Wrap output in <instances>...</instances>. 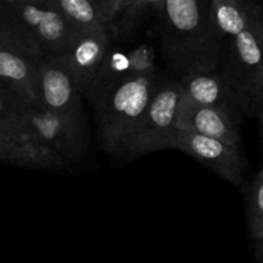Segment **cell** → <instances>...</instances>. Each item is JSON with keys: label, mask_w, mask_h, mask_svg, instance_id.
Masks as SVG:
<instances>
[{"label": "cell", "mask_w": 263, "mask_h": 263, "mask_svg": "<svg viewBox=\"0 0 263 263\" xmlns=\"http://www.w3.org/2000/svg\"><path fill=\"white\" fill-rule=\"evenodd\" d=\"M211 0H156L166 63L180 76L217 69L223 43L211 21Z\"/></svg>", "instance_id": "6da1fadb"}, {"label": "cell", "mask_w": 263, "mask_h": 263, "mask_svg": "<svg viewBox=\"0 0 263 263\" xmlns=\"http://www.w3.org/2000/svg\"><path fill=\"white\" fill-rule=\"evenodd\" d=\"M217 71L230 90L239 112L247 118H262L263 15L247 30L226 41Z\"/></svg>", "instance_id": "7a4b0ae2"}, {"label": "cell", "mask_w": 263, "mask_h": 263, "mask_svg": "<svg viewBox=\"0 0 263 263\" xmlns=\"http://www.w3.org/2000/svg\"><path fill=\"white\" fill-rule=\"evenodd\" d=\"M158 82L157 73L130 74L95 108L100 143L107 153L118 157L152 100Z\"/></svg>", "instance_id": "3957f363"}, {"label": "cell", "mask_w": 263, "mask_h": 263, "mask_svg": "<svg viewBox=\"0 0 263 263\" xmlns=\"http://www.w3.org/2000/svg\"><path fill=\"white\" fill-rule=\"evenodd\" d=\"M180 84L175 80L158 82L156 91L139 122L126 139L118 157L138 158L168 149L177 128Z\"/></svg>", "instance_id": "277c9868"}, {"label": "cell", "mask_w": 263, "mask_h": 263, "mask_svg": "<svg viewBox=\"0 0 263 263\" xmlns=\"http://www.w3.org/2000/svg\"><path fill=\"white\" fill-rule=\"evenodd\" d=\"M22 120L33 144L43 145L63 159L67 166L80 164L86 156V123L55 115L45 108H33L20 100Z\"/></svg>", "instance_id": "5b68a950"}, {"label": "cell", "mask_w": 263, "mask_h": 263, "mask_svg": "<svg viewBox=\"0 0 263 263\" xmlns=\"http://www.w3.org/2000/svg\"><path fill=\"white\" fill-rule=\"evenodd\" d=\"M31 33L44 58L63 55L81 33L46 0H3Z\"/></svg>", "instance_id": "8992f818"}, {"label": "cell", "mask_w": 263, "mask_h": 263, "mask_svg": "<svg viewBox=\"0 0 263 263\" xmlns=\"http://www.w3.org/2000/svg\"><path fill=\"white\" fill-rule=\"evenodd\" d=\"M179 149L234 185L244 182L247 161L240 145L223 143L199 134L179 130L168 149Z\"/></svg>", "instance_id": "52a82bcc"}, {"label": "cell", "mask_w": 263, "mask_h": 263, "mask_svg": "<svg viewBox=\"0 0 263 263\" xmlns=\"http://www.w3.org/2000/svg\"><path fill=\"white\" fill-rule=\"evenodd\" d=\"M112 46V33L98 27L84 31L58 61L67 69L81 97H85L95 73Z\"/></svg>", "instance_id": "ba28073f"}, {"label": "cell", "mask_w": 263, "mask_h": 263, "mask_svg": "<svg viewBox=\"0 0 263 263\" xmlns=\"http://www.w3.org/2000/svg\"><path fill=\"white\" fill-rule=\"evenodd\" d=\"M39 82L41 104L45 109L76 122L86 123L81 94L58 59L40 61Z\"/></svg>", "instance_id": "9c48e42d"}, {"label": "cell", "mask_w": 263, "mask_h": 263, "mask_svg": "<svg viewBox=\"0 0 263 263\" xmlns=\"http://www.w3.org/2000/svg\"><path fill=\"white\" fill-rule=\"evenodd\" d=\"M179 112L195 107H213L231 110L241 116L230 90L221 79L217 69L185 74L179 80Z\"/></svg>", "instance_id": "30bf717a"}, {"label": "cell", "mask_w": 263, "mask_h": 263, "mask_svg": "<svg viewBox=\"0 0 263 263\" xmlns=\"http://www.w3.org/2000/svg\"><path fill=\"white\" fill-rule=\"evenodd\" d=\"M244 117L231 110L213 107H195L179 112L177 128L199 134L223 143L241 145L240 126Z\"/></svg>", "instance_id": "8fae6325"}, {"label": "cell", "mask_w": 263, "mask_h": 263, "mask_svg": "<svg viewBox=\"0 0 263 263\" xmlns=\"http://www.w3.org/2000/svg\"><path fill=\"white\" fill-rule=\"evenodd\" d=\"M39 63L8 50H0V87L33 108L41 104Z\"/></svg>", "instance_id": "7c38bea8"}, {"label": "cell", "mask_w": 263, "mask_h": 263, "mask_svg": "<svg viewBox=\"0 0 263 263\" xmlns=\"http://www.w3.org/2000/svg\"><path fill=\"white\" fill-rule=\"evenodd\" d=\"M74 28L84 32L98 27L110 30L126 0H46Z\"/></svg>", "instance_id": "4fadbf2b"}, {"label": "cell", "mask_w": 263, "mask_h": 263, "mask_svg": "<svg viewBox=\"0 0 263 263\" xmlns=\"http://www.w3.org/2000/svg\"><path fill=\"white\" fill-rule=\"evenodd\" d=\"M210 13L216 33L226 43L263 15V8L249 0H211Z\"/></svg>", "instance_id": "5bb4252c"}, {"label": "cell", "mask_w": 263, "mask_h": 263, "mask_svg": "<svg viewBox=\"0 0 263 263\" xmlns=\"http://www.w3.org/2000/svg\"><path fill=\"white\" fill-rule=\"evenodd\" d=\"M0 163L44 171H62L68 168L61 157L45 146L18 143L4 136H0Z\"/></svg>", "instance_id": "9a60e30c"}, {"label": "cell", "mask_w": 263, "mask_h": 263, "mask_svg": "<svg viewBox=\"0 0 263 263\" xmlns=\"http://www.w3.org/2000/svg\"><path fill=\"white\" fill-rule=\"evenodd\" d=\"M247 229L256 263H263V170L259 168L249 182L241 184Z\"/></svg>", "instance_id": "2e32d148"}, {"label": "cell", "mask_w": 263, "mask_h": 263, "mask_svg": "<svg viewBox=\"0 0 263 263\" xmlns=\"http://www.w3.org/2000/svg\"><path fill=\"white\" fill-rule=\"evenodd\" d=\"M127 76H130L127 53L120 49H110L95 73L85 97L95 109Z\"/></svg>", "instance_id": "e0dca14e"}, {"label": "cell", "mask_w": 263, "mask_h": 263, "mask_svg": "<svg viewBox=\"0 0 263 263\" xmlns=\"http://www.w3.org/2000/svg\"><path fill=\"white\" fill-rule=\"evenodd\" d=\"M0 50L21 54L36 62L44 59L31 33L5 7L3 0H0Z\"/></svg>", "instance_id": "ac0fdd59"}, {"label": "cell", "mask_w": 263, "mask_h": 263, "mask_svg": "<svg viewBox=\"0 0 263 263\" xmlns=\"http://www.w3.org/2000/svg\"><path fill=\"white\" fill-rule=\"evenodd\" d=\"M20 100L0 87V136L18 143L33 144L30 131L25 126L18 109Z\"/></svg>", "instance_id": "d6986e66"}, {"label": "cell", "mask_w": 263, "mask_h": 263, "mask_svg": "<svg viewBox=\"0 0 263 263\" xmlns=\"http://www.w3.org/2000/svg\"><path fill=\"white\" fill-rule=\"evenodd\" d=\"M156 0H126L125 7L110 27L116 37H128L136 31L151 12H154Z\"/></svg>", "instance_id": "ffe728a7"}, {"label": "cell", "mask_w": 263, "mask_h": 263, "mask_svg": "<svg viewBox=\"0 0 263 263\" xmlns=\"http://www.w3.org/2000/svg\"><path fill=\"white\" fill-rule=\"evenodd\" d=\"M130 74H153L156 71V51L151 44H141L127 53Z\"/></svg>", "instance_id": "44dd1931"}]
</instances>
